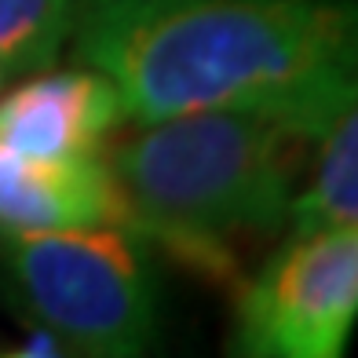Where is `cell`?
<instances>
[{
	"label": "cell",
	"instance_id": "6da1fadb",
	"mask_svg": "<svg viewBox=\"0 0 358 358\" xmlns=\"http://www.w3.org/2000/svg\"><path fill=\"white\" fill-rule=\"evenodd\" d=\"M70 44L132 124L234 110L315 143L358 95L351 0H80Z\"/></svg>",
	"mask_w": 358,
	"mask_h": 358
},
{
	"label": "cell",
	"instance_id": "7a4b0ae2",
	"mask_svg": "<svg viewBox=\"0 0 358 358\" xmlns=\"http://www.w3.org/2000/svg\"><path fill=\"white\" fill-rule=\"evenodd\" d=\"M113 146L121 227L194 274L238 285L241 245L285 231L307 143L264 113H183Z\"/></svg>",
	"mask_w": 358,
	"mask_h": 358
},
{
	"label": "cell",
	"instance_id": "3957f363",
	"mask_svg": "<svg viewBox=\"0 0 358 358\" xmlns=\"http://www.w3.org/2000/svg\"><path fill=\"white\" fill-rule=\"evenodd\" d=\"M0 271L70 358H161V282L139 234L0 231Z\"/></svg>",
	"mask_w": 358,
	"mask_h": 358
},
{
	"label": "cell",
	"instance_id": "277c9868",
	"mask_svg": "<svg viewBox=\"0 0 358 358\" xmlns=\"http://www.w3.org/2000/svg\"><path fill=\"white\" fill-rule=\"evenodd\" d=\"M234 289L223 358H348L358 318V227L285 234Z\"/></svg>",
	"mask_w": 358,
	"mask_h": 358
},
{
	"label": "cell",
	"instance_id": "5b68a950",
	"mask_svg": "<svg viewBox=\"0 0 358 358\" xmlns=\"http://www.w3.org/2000/svg\"><path fill=\"white\" fill-rule=\"evenodd\" d=\"M121 121L117 88L92 66L41 70L15 92H0V146L22 157L99 154Z\"/></svg>",
	"mask_w": 358,
	"mask_h": 358
},
{
	"label": "cell",
	"instance_id": "8992f818",
	"mask_svg": "<svg viewBox=\"0 0 358 358\" xmlns=\"http://www.w3.org/2000/svg\"><path fill=\"white\" fill-rule=\"evenodd\" d=\"M73 227H121V198L106 157H22L0 146V231Z\"/></svg>",
	"mask_w": 358,
	"mask_h": 358
},
{
	"label": "cell",
	"instance_id": "52a82bcc",
	"mask_svg": "<svg viewBox=\"0 0 358 358\" xmlns=\"http://www.w3.org/2000/svg\"><path fill=\"white\" fill-rule=\"evenodd\" d=\"M307 183L296 187L285 234H325L358 227V113L348 110L315 143Z\"/></svg>",
	"mask_w": 358,
	"mask_h": 358
},
{
	"label": "cell",
	"instance_id": "ba28073f",
	"mask_svg": "<svg viewBox=\"0 0 358 358\" xmlns=\"http://www.w3.org/2000/svg\"><path fill=\"white\" fill-rule=\"evenodd\" d=\"M80 0H0V66L8 77L52 70L70 44Z\"/></svg>",
	"mask_w": 358,
	"mask_h": 358
},
{
	"label": "cell",
	"instance_id": "9c48e42d",
	"mask_svg": "<svg viewBox=\"0 0 358 358\" xmlns=\"http://www.w3.org/2000/svg\"><path fill=\"white\" fill-rule=\"evenodd\" d=\"M0 358H70V355L62 351L48 333H37L34 340H26V344H19V348H4Z\"/></svg>",
	"mask_w": 358,
	"mask_h": 358
},
{
	"label": "cell",
	"instance_id": "30bf717a",
	"mask_svg": "<svg viewBox=\"0 0 358 358\" xmlns=\"http://www.w3.org/2000/svg\"><path fill=\"white\" fill-rule=\"evenodd\" d=\"M8 80H11V77L4 73V66H0V92H4V85H8Z\"/></svg>",
	"mask_w": 358,
	"mask_h": 358
}]
</instances>
